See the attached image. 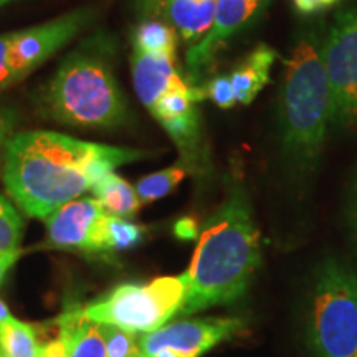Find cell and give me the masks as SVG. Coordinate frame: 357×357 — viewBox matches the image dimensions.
<instances>
[{
	"label": "cell",
	"mask_w": 357,
	"mask_h": 357,
	"mask_svg": "<svg viewBox=\"0 0 357 357\" xmlns=\"http://www.w3.org/2000/svg\"><path fill=\"white\" fill-rule=\"evenodd\" d=\"M0 357H6V356H3V354H2V351H0Z\"/></svg>",
	"instance_id": "d6a6232c"
},
{
	"label": "cell",
	"mask_w": 357,
	"mask_h": 357,
	"mask_svg": "<svg viewBox=\"0 0 357 357\" xmlns=\"http://www.w3.org/2000/svg\"><path fill=\"white\" fill-rule=\"evenodd\" d=\"M164 3H166V0H137V7H139V12L144 15V19H155L160 15Z\"/></svg>",
	"instance_id": "83f0119b"
},
{
	"label": "cell",
	"mask_w": 357,
	"mask_h": 357,
	"mask_svg": "<svg viewBox=\"0 0 357 357\" xmlns=\"http://www.w3.org/2000/svg\"><path fill=\"white\" fill-rule=\"evenodd\" d=\"M190 172H194V167L181 159L174 166L142 177L136 185L137 197L142 204H149L166 197Z\"/></svg>",
	"instance_id": "d6986e66"
},
{
	"label": "cell",
	"mask_w": 357,
	"mask_h": 357,
	"mask_svg": "<svg viewBox=\"0 0 357 357\" xmlns=\"http://www.w3.org/2000/svg\"><path fill=\"white\" fill-rule=\"evenodd\" d=\"M276 52L265 43L257 45L230 73L235 100L240 105H250L270 82V71L276 61Z\"/></svg>",
	"instance_id": "4fadbf2b"
},
{
	"label": "cell",
	"mask_w": 357,
	"mask_h": 357,
	"mask_svg": "<svg viewBox=\"0 0 357 357\" xmlns=\"http://www.w3.org/2000/svg\"><path fill=\"white\" fill-rule=\"evenodd\" d=\"M341 0H293V7L300 15L310 17L316 13L326 12L328 8L336 6Z\"/></svg>",
	"instance_id": "484cf974"
},
{
	"label": "cell",
	"mask_w": 357,
	"mask_h": 357,
	"mask_svg": "<svg viewBox=\"0 0 357 357\" xmlns=\"http://www.w3.org/2000/svg\"><path fill=\"white\" fill-rule=\"evenodd\" d=\"M17 124V113L7 102L0 101V159H3V153L8 141L12 139L13 129Z\"/></svg>",
	"instance_id": "cb8c5ba5"
},
{
	"label": "cell",
	"mask_w": 357,
	"mask_h": 357,
	"mask_svg": "<svg viewBox=\"0 0 357 357\" xmlns=\"http://www.w3.org/2000/svg\"><path fill=\"white\" fill-rule=\"evenodd\" d=\"M204 89L207 98H211L218 108L229 109V108H234L236 105L230 77H227V75H220V77L212 78L211 82L205 84Z\"/></svg>",
	"instance_id": "603a6c76"
},
{
	"label": "cell",
	"mask_w": 357,
	"mask_h": 357,
	"mask_svg": "<svg viewBox=\"0 0 357 357\" xmlns=\"http://www.w3.org/2000/svg\"><path fill=\"white\" fill-rule=\"evenodd\" d=\"M0 351L6 357H38L40 344L33 326L10 314L0 323Z\"/></svg>",
	"instance_id": "ac0fdd59"
},
{
	"label": "cell",
	"mask_w": 357,
	"mask_h": 357,
	"mask_svg": "<svg viewBox=\"0 0 357 357\" xmlns=\"http://www.w3.org/2000/svg\"><path fill=\"white\" fill-rule=\"evenodd\" d=\"M323 22L294 35L278 100L280 151L289 177L306 182L318 167L333 124V100L323 61Z\"/></svg>",
	"instance_id": "3957f363"
},
{
	"label": "cell",
	"mask_w": 357,
	"mask_h": 357,
	"mask_svg": "<svg viewBox=\"0 0 357 357\" xmlns=\"http://www.w3.org/2000/svg\"><path fill=\"white\" fill-rule=\"evenodd\" d=\"M24 220L17 208L0 195V255H10L20 252Z\"/></svg>",
	"instance_id": "ffe728a7"
},
{
	"label": "cell",
	"mask_w": 357,
	"mask_h": 357,
	"mask_svg": "<svg viewBox=\"0 0 357 357\" xmlns=\"http://www.w3.org/2000/svg\"><path fill=\"white\" fill-rule=\"evenodd\" d=\"M261 261L260 234L242 174H234L225 197L205 222L184 273L185 298L177 316L230 305L243 296Z\"/></svg>",
	"instance_id": "7a4b0ae2"
},
{
	"label": "cell",
	"mask_w": 357,
	"mask_h": 357,
	"mask_svg": "<svg viewBox=\"0 0 357 357\" xmlns=\"http://www.w3.org/2000/svg\"><path fill=\"white\" fill-rule=\"evenodd\" d=\"M106 213L95 197L75 199L45 218L48 243L55 248L108 253Z\"/></svg>",
	"instance_id": "30bf717a"
},
{
	"label": "cell",
	"mask_w": 357,
	"mask_h": 357,
	"mask_svg": "<svg viewBox=\"0 0 357 357\" xmlns=\"http://www.w3.org/2000/svg\"><path fill=\"white\" fill-rule=\"evenodd\" d=\"M323 61L333 100V124L357 129V3L334 13L323 40Z\"/></svg>",
	"instance_id": "ba28073f"
},
{
	"label": "cell",
	"mask_w": 357,
	"mask_h": 357,
	"mask_svg": "<svg viewBox=\"0 0 357 357\" xmlns=\"http://www.w3.org/2000/svg\"><path fill=\"white\" fill-rule=\"evenodd\" d=\"M93 194L106 213L114 217H132L142 205L139 197H137L136 187H132L128 181H124L114 172L101 177L93 187Z\"/></svg>",
	"instance_id": "2e32d148"
},
{
	"label": "cell",
	"mask_w": 357,
	"mask_h": 357,
	"mask_svg": "<svg viewBox=\"0 0 357 357\" xmlns=\"http://www.w3.org/2000/svg\"><path fill=\"white\" fill-rule=\"evenodd\" d=\"M261 3L263 0H217L212 26L187 52V82L192 86H197L199 79L208 73L222 48L252 20Z\"/></svg>",
	"instance_id": "8fae6325"
},
{
	"label": "cell",
	"mask_w": 357,
	"mask_h": 357,
	"mask_svg": "<svg viewBox=\"0 0 357 357\" xmlns=\"http://www.w3.org/2000/svg\"><path fill=\"white\" fill-rule=\"evenodd\" d=\"M113 47L95 37L61 61L45 89V106L55 121L79 128H119L131 113L111 66Z\"/></svg>",
	"instance_id": "277c9868"
},
{
	"label": "cell",
	"mask_w": 357,
	"mask_h": 357,
	"mask_svg": "<svg viewBox=\"0 0 357 357\" xmlns=\"http://www.w3.org/2000/svg\"><path fill=\"white\" fill-rule=\"evenodd\" d=\"M108 357H134L139 354L136 334L111 324H100Z\"/></svg>",
	"instance_id": "7402d4cb"
},
{
	"label": "cell",
	"mask_w": 357,
	"mask_h": 357,
	"mask_svg": "<svg viewBox=\"0 0 357 357\" xmlns=\"http://www.w3.org/2000/svg\"><path fill=\"white\" fill-rule=\"evenodd\" d=\"M155 153L88 142L52 131L13 134L2 159V181L22 212L47 218L114 169Z\"/></svg>",
	"instance_id": "6da1fadb"
},
{
	"label": "cell",
	"mask_w": 357,
	"mask_h": 357,
	"mask_svg": "<svg viewBox=\"0 0 357 357\" xmlns=\"http://www.w3.org/2000/svg\"><path fill=\"white\" fill-rule=\"evenodd\" d=\"M60 334L65 337L70 357H108L100 324L82 314V306L75 305L60 319Z\"/></svg>",
	"instance_id": "9a60e30c"
},
{
	"label": "cell",
	"mask_w": 357,
	"mask_h": 357,
	"mask_svg": "<svg viewBox=\"0 0 357 357\" xmlns=\"http://www.w3.org/2000/svg\"><path fill=\"white\" fill-rule=\"evenodd\" d=\"M185 298L184 275L159 276L146 284L126 283L82 307L84 318L132 334H147L178 314Z\"/></svg>",
	"instance_id": "8992f818"
},
{
	"label": "cell",
	"mask_w": 357,
	"mask_h": 357,
	"mask_svg": "<svg viewBox=\"0 0 357 357\" xmlns=\"http://www.w3.org/2000/svg\"><path fill=\"white\" fill-rule=\"evenodd\" d=\"M142 229L136 223L129 222L128 218L109 215L106 218V247L108 252H126L136 247L142 240Z\"/></svg>",
	"instance_id": "44dd1931"
},
{
	"label": "cell",
	"mask_w": 357,
	"mask_h": 357,
	"mask_svg": "<svg viewBox=\"0 0 357 357\" xmlns=\"http://www.w3.org/2000/svg\"><path fill=\"white\" fill-rule=\"evenodd\" d=\"M310 342L316 357H357V280L349 266L334 258L316 273Z\"/></svg>",
	"instance_id": "5b68a950"
},
{
	"label": "cell",
	"mask_w": 357,
	"mask_h": 357,
	"mask_svg": "<svg viewBox=\"0 0 357 357\" xmlns=\"http://www.w3.org/2000/svg\"><path fill=\"white\" fill-rule=\"evenodd\" d=\"M132 82L139 101L151 109L160 96L174 89H189L192 84L176 68L171 56L149 55L134 50L131 58Z\"/></svg>",
	"instance_id": "7c38bea8"
},
{
	"label": "cell",
	"mask_w": 357,
	"mask_h": 357,
	"mask_svg": "<svg viewBox=\"0 0 357 357\" xmlns=\"http://www.w3.org/2000/svg\"><path fill=\"white\" fill-rule=\"evenodd\" d=\"M10 2H15V0H0V6H6V3H10Z\"/></svg>",
	"instance_id": "1f68e13d"
},
{
	"label": "cell",
	"mask_w": 357,
	"mask_h": 357,
	"mask_svg": "<svg viewBox=\"0 0 357 357\" xmlns=\"http://www.w3.org/2000/svg\"><path fill=\"white\" fill-rule=\"evenodd\" d=\"M176 235L182 240H192L199 235L197 223L192 218H182L176 223Z\"/></svg>",
	"instance_id": "f1b7e54d"
},
{
	"label": "cell",
	"mask_w": 357,
	"mask_h": 357,
	"mask_svg": "<svg viewBox=\"0 0 357 357\" xmlns=\"http://www.w3.org/2000/svg\"><path fill=\"white\" fill-rule=\"evenodd\" d=\"M347 225H349L351 240L354 243V250L357 255V169L352 174L349 189H347V205H346Z\"/></svg>",
	"instance_id": "d4e9b609"
},
{
	"label": "cell",
	"mask_w": 357,
	"mask_h": 357,
	"mask_svg": "<svg viewBox=\"0 0 357 357\" xmlns=\"http://www.w3.org/2000/svg\"><path fill=\"white\" fill-rule=\"evenodd\" d=\"M134 357H141V356H139V354H137V356H134Z\"/></svg>",
	"instance_id": "836d02e7"
},
{
	"label": "cell",
	"mask_w": 357,
	"mask_h": 357,
	"mask_svg": "<svg viewBox=\"0 0 357 357\" xmlns=\"http://www.w3.org/2000/svg\"><path fill=\"white\" fill-rule=\"evenodd\" d=\"M217 0H166L162 13L178 37L189 43L199 42L212 26Z\"/></svg>",
	"instance_id": "5bb4252c"
},
{
	"label": "cell",
	"mask_w": 357,
	"mask_h": 357,
	"mask_svg": "<svg viewBox=\"0 0 357 357\" xmlns=\"http://www.w3.org/2000/svg\"><path fill=\"white\" fill-rule=\"evenodd\" d=\"M38 357H70L68 346H66L65 337L60 334L58 337L48 341L47 344L40 346Z\"/></svg>",
	"instance_id": "4316f807"
},
{
	"label": "cell",
	"mask_w": 357,
	"mask_h": 357,
	"mask_svg": "<svg viewBox=\"0 0 357 357\" xmlns=\"http://www.w3.org/2000/svg\"><path fill=\"white\" fill-rule=\"evenodd\" d=\"M19 257H20V252L10 253V255H0V287H2L7 271L13 266V263L19 260Z\"/></svg>",
	"instance_id": "f546056e"
},
{
	"label": "cell",
	"mask_w": 357,
	"mask_h": 357,
	"mask_svg": "<svg viewBox=\"0 0 357 357\" xmlns=\"http://www.w3.org/2000/svg\"><path fill=\"white\" fill-rule=\"evenodd\" d=\"M243 326L238 318L169 321L155 331L142 334L137 347L141 357L162 347L172 351L176 357H200L225 339L243 331Z\"/></svg>",
	"instance_id": "9c48e42d"
},
{
	"label": "cell",
	"mask_w": 357,
	"mask_h": 357,
	"mask_svg": "<svg viewBox=\"0 0 357 357\" xmlns=\"http://www.w3.org/2000/svg\"><path fill=\"white\" fill-rule=\"evenodd\" d=\"M93 19L95 10L84 7L30 29L0 35V91L40 68L48 58L78 37Z\"/></svg>",
	"instance_id": "52a82bcc"
},
{
	"label": "cell",
	"mask_w": 357,
	"mask_h": 357,
	"mask_svg": "<svg viewBox=\"0 0 357 357\" xmlns=\"http://www.w3.org/2000/svg\"><path fill=\"white\" fill-rule=\"evenodd\" d=\"M134 50L176 58L177 32L172 25L158 19H144L132 33Z\"/></svg>",
	"instance_id": "e0dca14e"
},
{
	"label": "cell",
	"mask_w": 357,
	"mask_h": 357,
	"mask_svg": "<svg viewBox=\"0 0 357 357\" xmlns=\"http://www.w3.org/2000/svg\"><path fill=\"white\" fill-rule=\"evenodd\" d=\"M8 316H10V312H8L7 305L2 300H0V323H2L3 319H7Z\"/></svg>",
	"instance_id": "4dcf8cb0"
}]
</instances>
